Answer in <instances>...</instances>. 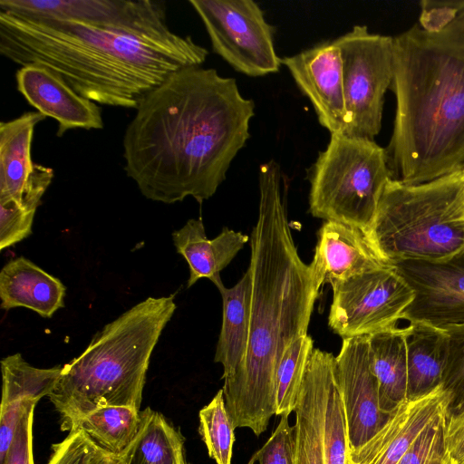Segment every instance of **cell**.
<instances>
[{"label": "cell", "instance_id": "35", "mask_svg": "<svg viewBox=\"0 0 464 464\" xmlns=\"http://www.w3.org/2000/svg\"><path fill=\"white\" fill-rule=\"evenodd\" d=\"M420 5V14L417 23L428 31L444 28L464 11V0H422Z\"/></svg>", "mask_w": 464, "mask_h": 464}, {"label": "cell", "instance_id": "25", "mask_svg": "<svg viewBox=\"0 0 464 464\" xmlns=\"http://www.w3.org/2000/svg\"><path fill=\"white\" fill-rule=\"evenodd\" d=\"M141 424L134 440L121 455L126 464H179L184 437L160 412L140 411Z\"/></svg>", "mask_w": 464, "mask_h": 464}, {"label": "cell", "instance_id": "2", "mask_svg": "<svg viewBox=\"0 0 464 464\" xmlns=\"http://www.w3.org/2000/svg\"><path fill=\"white\" fill-rule=\"evenodd\" d=\"M122 139L124 170L148 199L211 198L250 137L252 100L234 78L187 66L149 92Z\"/></svg>", "mask_w": 464, "mask_h": 464}, {"label": "cell", "instance_id": "23", "mask_svg": "<svg viewBox=\"0 0 464 464\" xmlns=\"http://www.w3.org/2000/svg\"><path fill=\"white\" fill-rule=\"evenodd\" d=\"M407 400L423 397L441 385L447 353L445 329L411 322L406 326Z\"/></svg>", "mask_w": 464, "mask_h": 464}, {"label": "cell", "instance_id": "38", "mask_svg": "<svg viewBox=\"0 0 464 464\" xmlns=\"http://www.w3.org/2000/svg\"><path fill=\"white\" fill-rule=\"evenodd\" d=\"M94 464H126V462L121 456L103 450Z\"/></svg>", "mask_w": 464, "mask_h": 464}, {"label": "cell", "instance_id": "33", "mask_svg": "<svg viewBox=\"0 0 464 464\" xmlns=\"http://www.w3.org/2000/svg\"><path fill=\"white\" fill-rule=\"evenodd\" d=\"M289 415L281 416L276 430L254 455L259 464H295V428L288 421Z\"/></svg>", "mask_w": 464, "mask_h": 464}, {"label": "cell", "instance_id": "20", "mask_svg": "<svg viewBox=\"0 0 464 464\" xmlns=\"http://www.w3.org/2000/svg\"><path fill=\"white\" fill-rule=\"evenodd\" d=\"M66 287L56 277L24 256L8 262L0 272L1 308L25 307L50 318L64 306Z\"/></svg>", "mask_w": 464, "mask_h": 464}, {"label": "cell", "instance_id": "37", "mask_svg": "<svg viewBox=\"0 0 464 464\" xmlns=\"http://www.w3.org/2000/svg\"><path fill=\"white\" fill-rule=\"evenodd\" d=\"M445 440L448 450L458 464L464 461V411L447 419Z\"/></svg>", "mask_w": 464, "mask_h": 464}, {"label": "cell", "instance_id": "29", "mask_svg": "<svg viewBox=\"0 0 464 464\" xmlns=\"http://www.w3.org/2000/svg\"><path fill=\"white\" fill-rule=\"evenodd\" d=\"M198 419V433L209 458L216 464H231L235 427L227 411L222 389L199 411Z\"/></svg>", "mask_w": 464, "mask_h": 464}, {"label": "cell", "instance_id": "24", "mask_svg": "<svg viewBox=\"0 0 464 464\" xmlns=\"http://www.w3.org/2000/svg\"><path fill=\"white\" fill-rule=\"evenodd\" d=\"M406 326L368 335L369 355L381 410L392 415L407 401Z\"/></svg>", "mask_w": 464, "mask_h": 464}, {"label": "cell", "instance_id": "9", "mask_svg": "<svg viewBox=\"0 0 464 464\" xmlns=\"http://www.w3.org/2000/svg\"><path fill=\"white\" fill-rule=\"evenodd\" d=\"M202 20L213 51L235 70L257 77L277 72L281 63L274 29L253 0H189Z\"/></svg>", "mask_w": 464, "mask_h": 464}, {"label": "cell", "instance_id": "31", "mask_svg": "<svg viewBox=\"0 0 464 464\" xmlns=\"http://www.w3.org/2000/svg\"><path fill=\"white\" fill-rule=\"evenodd\" d=\"M447 417L425 428L397 464H458L445 440Z\"/></svg>", "mask_w": 464, "mask_h": 464}, {"label": "cell", "instance_id": "16", "mask_svg": "<svg viewBox=\"0 0 464 464\" xmlns=\"http://www.w3.org/2000/svg\"><path fill=\"white\" fill-rule=\"evenodd\" d=\"M309 266L321 288L392 265L380 256L362 229L325 221L317 233V245Z\"/></svg>", "mask_w": 464, "mask_h": 464}, {"label": "cell", "instance_id": "15", "mask_svg": "<svg viewBox=\"0 0 464 464\" xmlns=\"http://www.w3.org/2000/svg\"><path fill=\"white\" fill-rule=\"evenodd\" d=\"M447 407L448 395L441 385L428 395L407 400L373 437L350 450V458L358 464H397L425 428L447 417Z\"/></svg>", "mask_w": 464, "mask_h": 464}, {"label": "cell", "instance_id": "3", "mask_svg": "<svg viewBox=\"0 0 464 464\" xmlns=\"http://www.w3.org/2000/svg\"><path fill=\"white\" fill-rule=\"evenodd\" d=\"M288 180L270 160L259 169V211L250 237V326L246 356L224 381L235 429L263 433L276 415V379L286 348L307 334L320 287L300 257L290 229Z\"/></svg>", "mask_w": 464, "mask_h": 464}, {"label": "cell", "instance_id": "34", "mask_svg": "<svg viewBox=\"0 0 464 464\" xmlns=\"http://www.w3.org/2000/svg\"><path fill=\"white\" fill-rule=\"evenodd\" d=\"M35 212L21 207L14 200L0 202V250L31 235Z\"/></svg>", "mask_w": 464, "mask_h": 464}, {"label": "cell", "instance_id": "7", "mask_svg": "<svg viewBox=\"0 0 464 464\" xmlns=\"http://www.w3.org/2000/svg\"><path fill=\"white\" fill-rule=\"evenodd\" d=\"M390 179L385 149L373 140L331 134L311 169L309 211L366 234Z\"/></svg>", "mask_w": 464, "mask_h": 464}, {"label": "cell", "instance_id": "32", "mask_svg": "<svg viewBox=\"0 0 464 464\" xmlns=\"http://www.w3.org/2000/svg\"><path fill=\"white\" fill-rule=\"evenodd\" d=\"M52 450L47 464H94L103 452L81 429L70 430Z\"/></svg>", "mask_w": 464, "mask_h": 464}, {"label": "cell", "instance_id": "5", "mask_svg": "<svg viewBox=\"0 0 464 464\" xmlns=\"http://www.w3.org/2000/svg\"><path fill=\"white\" fill-rule=\"evenodd\" d=\"M175 295L149 297L107 324L62 368L48 396L70 431L82 416L107 406L140 410L152 352L176 310Z\"/></svg>", "mask_w": 464, "mask_h": 464}, {"label": "cell", "instance_id": "27", "mask_svg": "<svg viewBox=\"0 0 464 464\" xmlns=\"http://www.w3.org/2000/svg\"><path fill=\"white\" fill-rule=\"evenodd\" d=\"M314 341L303 335L285 351L276 372V415H289L295 411Z\"/></svg>", "mask_w": 464, "mask_h": 464}, {"label": "cell", "instance_id": "42", "mask_svg": "<svg viewBox=\"0 0 464 464\" xmlns=\"http://www.w3.org/2000/svg\"><path fill=\"white\" fill-rule=\"evenodd\" d=\"M460 464H464V461L462 463H460Z\"/></svg>", "mask_w": 464, "mask_h": 464}, {"label": "cell", "instance_id": "13", "mask_svg": "<svg viewBox=\"0 0 464 464\" xmlns=\"http://www.w3.org/2000/svg\"><path fill=\"white\" fill-rule=\"evenodd\" d=\"M281 63L310 100L320 124L331 134H343L346 108L343 61L335 43H320L295 55L281 58Z\"/></svg>", "mask_w": 464, "mask_h": 464}, {"label": "cell", "instance_id": "19", "mask_svg": "<svg viewBox=\"0 0 464 464\" xmlns=\"http://www.w3.org/2000/svg\"><path fill=\"white\" fill-rule=\"evenodd\" d=\"M172 239L177 252L188 265V287H190L201 278H208L214 284L219 281L221 270L248 242L249 237L224 227L218 237L208 239L202 219L192 218L172 233Z\"/></svg>", "mask_w": 464, "mask_h": 464}, {"label": "cell", "instance_id": "8", "mask_svg": "<svg viewBox=\"0 0 464 464\" xmlns=\"http://www.w3.org/2000/svg\"><path fill=\"white\" fill-rule=\"evenodd\" d=\"M334 42L343 61V134L373 140L381 130L384 95L393 76V37L354 25Z\"/></svg>", "mask_w": 464, "mask_h": 464}, {"label": "cell", "instance_id": "22", "mask_svg": "<svg viewBox=\"0 0 464 464\" xmlns=\"http://www.w3.org/2000/svg\"><path fill=\"white\" fill-rule=\"evenodd\" d=\"M215 285L222 297L223 315L214 361L222 364L225 381L239 367L247 349L252 295L250 269L230 288L221 279Z\"/></svg>", "mask_w": 464, "mask_h": 464}, {"label": "cell", "instance_id": "10", "mask_svg": "<svg viewBox=\"0 0 464 464\" xmlns=\"http://www.w3.org/2000/svg\"><path fill=\"white\" fill-rule=\"evenodd\" d=\"M332 288L328 324L343 339L398 327L414 297L393 266L356 275Z\"/></svg>", "mask_w": 464, "mask_h": 464}, {"label": "cell", "instance_id": "39", "mask_svg": "<svg viewBox=\"0 0 464 464\" xmlns=\"http://www.w3.org/2000/svg\"><path fill=\"white\" fill-rule=\"evenodd\" d=\"M179 464H190L187 461L185 454L182 455Z\"/></svg>", "mask_w": 464, "mask_h": 464}, {"label": "cell", "instance_id": "26", "mask_svg": "<svg viewBox=\"0 0 464 464\" xmlns=\"http://www.w3.org/2000/svg\"><path fill=\"white\" fill-rule=\"evenodd\" d=\"M141 424V413L129 406H107L80 418L72 430H82L102 450L121 455L134 440Z\"/></svg>", "mask_w": 464, "mask_h": 464}, {"label": "cell", "instance_id": "12", "mask_svg": "<svg viewBox=\"0 0 464 464\" xmlns=\"http://www.w3.org/2000/svg\"><path fill=\"white\" fill-rule=\"evenodd\" d=\"M336 378L347 417L350 450H354L373 437L391 416L380 407L367 336L343 339L336 356Z\"/></svg>", "mask_w": 464, "mask_h": 464}, {"label": "cell", "instance_id": "17", "mask_svg": "<svg viewBox=\"0 0 464 464\" xmlns=\"http://www.w3.org/2000/svg\"><path fill=\"white\" fill-rule=\"evenodd\" d=\"M63 366L48 369L29 364L20 353L1 361L0 464L3 463L24 416L54 390Z\"/></svg>", "mask_w": 464, "mask_h": 464}, {"label": "cell", "instance_id": "14", "mask_svg": "<svg viewBox=\"0 0 464 464\" xmlns=\"http://www.w3.org/2000/svg\"><path fill=\"white\" fill-rule=\"evenodd\" d=\"M18 92L37 111L54 119L58 137L73 129L102 130L100 107L78 94L63 78L47 67L29 64L15 73Z\"/></svg>", "mask_w": 464, "mask_h": 464}, {"label": "cell", "instance_id": "1", "mask_svg": "<svg viewBox=\"0 0 464 464\" xmlns=\"http://www.w3.org/2000/svg\"><path fill=\"white\" fill-rule=\"evenodd\" d=\"M0 53L21 67H47L95 103L136 109L172 72L201 65L208 52L170 30L165 2L140 0L97 21L0 9Z\"/></svg>", "mask_w": 464, "mask_h": 464}, {"label": "cell", "instance_id": "4", "mask_svg": "<svg viewBox=\"0 0 464 464\" xmlns=\"http://www.w3.org/2000/svg\"><path fill=\"white\" fill-rule=\"evenodd\" d=\"M392 179L415 185L464 168V11L438 31L393 37Z\"/></svg>", "mask_w": 464, "mask_h": 464}, {"label": "cell", "instance_id": "28", "mask_svg": "<svg viewBox=\"0 0 464 464\" xmlns=\"http://www.w3.org/2000/svg\"><path fill=\"white\" fill-rule=\"evenodd\" d=\"M323 432L325 464H347L348 422L336 378V361L327 380Z\"/></svg>", "mask_w": 464, "mask_h": 464}, {"label": "cell", "instance_id": "40", "mask_svg": "<svg viewBox=\"0 0 464 464\" xmlns=\"http://www.w3.org/2000/svg\"><path fill=\"white\" fill-rule=\"evenodd\" d=\"M347 464H358V463H356V462L353 461V460H352V459H351V458H350V456H349V459H348V462H347Z\"/></svg>", "mask_w": 464, "mask_h": 464}, {"label": "cell", "instance_id": "6", "mask_svg": "<svg viewBox=\"0 0 464 464\" xmlns=\"http://www.w3.org/2000/svg\"><path fill=\"white\" fill-rule=\"evenodd\" d=\"M464 168L409 185L390 179L366 236L388 264L441 261L464 250Z\"/></svg>", "mask_w": 464, "mask_h": 464}, {"label": "cell", "instance_id": "41", "mask_svg": "<svg viewBox=\"0 0 464 464\" xmlns=\"http://www.w3.org/2000/svg\"><path fill=\"white\" fill-rule=\"evenodd\" d=\"M463 202H464V189H463Z\"/></svg>", "mask_w": 464, "mask_h": 464}, {"label": "cell", "instance_id": "18", "mask_svg": "<svg viewBox=\"0 0 464 464\" xmlns=\"http://www.w3.org/2000/svg\"><path fill=\"white\" fill-rule=\"evenodd\" d=\"M336 357L314 348L303 377L295 412V464H325L324 411L329 373Z\"/></svg>", "mask_w": 464, "mask_h": 464}, {"label": "cell", "instance_id": "30", "mask_svg": "<svg viewBox=\"0 0 464 464\" xmlns=\"http://www.w3.org/2000/svg\"><path fill=\"white\" fill-rule=\"evenodd\" d=\"M441 386L448 395L447 419L464 411V324L447 326Z\"/></svg>", "mask_w": 464, "mask_h": 464}, {"label": "cell", "instance_id": "11", "mask_svg": "<svg viewBox=\"0 0 464 464\" xmlns=\"http://www.w3.org/2000/svg\"><path fill=\"white\" fill-rule=\"evenodd\" d=\"M413 291L402 320L439 328L464 324V250L441 261L392 264Z\"/></svg>", "mask_w": 464, "mask_h": 464}, {"label": "cell", "instance_id": "36", "mask_svg": "<svg viewBox=\"0 0 464 464\" xmlns=\"http://www.w3.org/2000/svg\"><path fill=\"white\" fill-rule=\"evenodd\" d=\"M34 409L21 420L13 442L2 464H34L33 420Z\"/></svg>", "mask_w": 464, "mask_h": 464}, {"label": "cell", "instance_id": "21", "mask_svg": "<svg viewBox=\"0 0 464 464\" xmlns=\"http://www.w3.org/2000/svg\"><path fill=\"white\" fill-rule=\"evenodd\" d=\"M45 118L31 111L0 122V202L21 203L35 164L31 157L34 131Z\"/></svg>", "mask_w": 464, "mask_h": 464}]
</instances>
